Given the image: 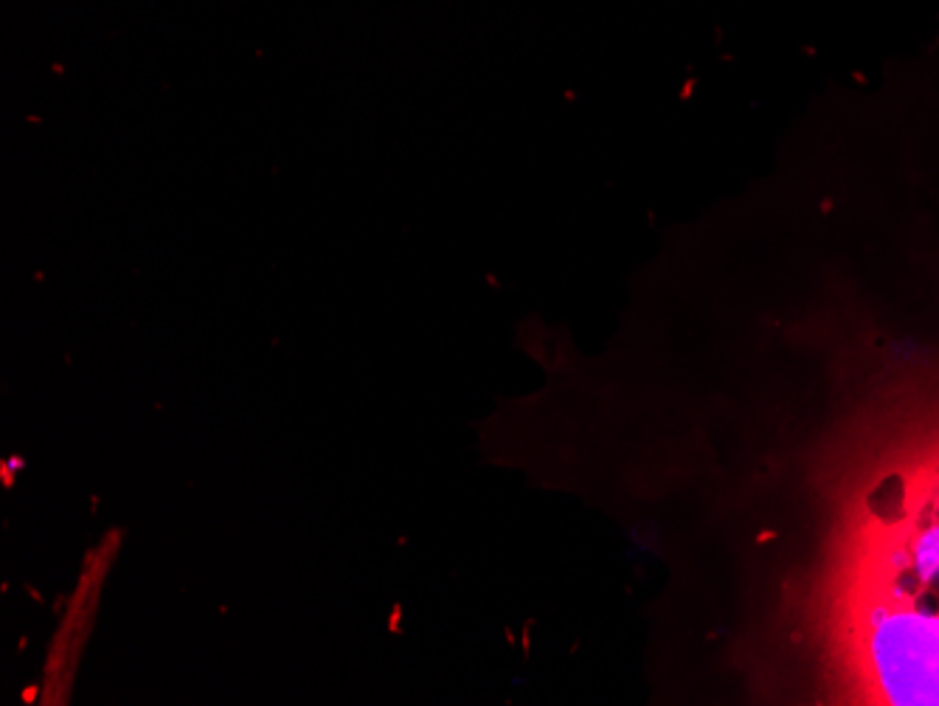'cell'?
<instances>
[{
	"instance_id": "obj_1",
	"label": "cell",
	"mask_w": 939,
	"mask_h": 706,
	"mask_svg": "<svg viewBox=\"0 0 939 706\" xmlns=\"http://www.w3.org/2000/svg\"><path fill=\"white\" fill-rule=\"evenodd\" d=\"M872 653L892 704H939V614L883 616Z\"/></svg>"
},
{
	"instance_id": "obj_2",
	"label": "cell",
	"mask_w": 939,
	"mask_h": 706,
	"mask_svg": "<svg viewBox=\"0 0 939 706\" xmlns=\"http://www.w3.org/2000/svg\"><path fill=\"white\" fill-rule=\"evenodd\" d=\"M939 566V526H934L920 543V552H917V574L923 580L928 571H934Z\"/></svg>"
}]
</instances>
